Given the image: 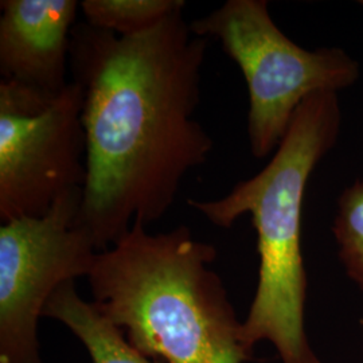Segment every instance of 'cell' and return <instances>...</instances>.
Masks as SVG:
<instances>
[{"label": "cell", "instance_id": "10", "mask_svg": "<svg viewBox=\"0 0 363 363\" xmlns=\"http://www.w3.org/2000/svg\"><path fill=\"white\" fill-rule=\"evenodd\" d=\"M333 230L339 259L351 280L363 289V178L339 196Z\"/></svg>", "mask_w": 363, "mask_h": 363}, {"label": "cell", "instance_id": "7", "mask_svg": "<svg viewBox=\"0 0 363 363\" xmlns=\"http://www.w3.org/2000/svg\"><path fill=\"white\" fill-rule=\"evenodd\" d=\"M79 6L76 0L0 1L1 81L48 96L64 91Z\"/></svg>", "mask_w": 363, "mask_h": 363}, {"label": "cell", "instance_id": "1", "mask_svg": "<svg viewBox=\"0 0 363 363\" xmlns=\"http://www.w3.org/2000/svg\"><path fill=\"white\" fill-rule=\"evenodd\" d=\"M208 46L183 10L133 37L73 28L69 67L86 139L81 222L99 252L135 220L164 217L189 171L208 162L214 142L193 117Z\"/></svg>", "mask_w": 363, "mask_h": 363}, {"label": "cell", "instance_id": "3", "mask_svg": "<svg viewBox=\"0 0 363 363\" xmlns=\"http://www.w3.org/2000/svg\"><path fill=\"white\" fill-rule=\"evenodd\" d=\"M340 125L337 93L312 94L298 106L259 174L218 199H187V206L220 228H230L242 214L252 216L259 283L242 322V339L252 351L259 342H271L281 363H322L304 325L308 283L301 256V208L312 171L337 144Z\"/></svg>", "mask_w": 363, "mask_h": 363}, {"label": "cell", "instance_id": "8", "mask_svg": "<svg viewBox=\"0 0 363 363\" xmlns=\"http://www.w3.org/2000/svg\"><path fill=\"white\" fill-rule=\"evenodd\" d=\"M42 316L64 323L86 347L91 363H162L144 357L93 301L79 298L74 281H66L52 294Z\"/></svg>", "mask_w": 363, "mask_h": 363}, {"label": "cell", "instance_id": "2", "mask_svg": "<svg viewBox=\"0 0 363 363\" xmlns=\"http://www.w3.org/2000/svg\"><path fill=\"white\" fill-rule=\"evenodd\" d=\"M217 249L178 226L151 234L140 220L99 252L88 276L93 303L144 357L162 363L252 361L220 276Z\"/></svg>", "mask_w": 363, "mask_h": 363}, {"label": "cell", "instance_id": "5", "mask_svg": "<svg viewBox=\"0 0 363 363\" xmlns=\"http://www.w3.org/2000/svg\"><path fill=\"white\" fill-rule=\"evenodd\" d=\"M82 91L57 96L0 81V220L42 217L86 182Z\"/></svg>", "mask_w": 363, "mask_h": 363}, {"label": "cell", "instance_id": "6", "mask_svg": "<svg viewBox=\"0 0 363 363\" xmlns=\"http://www.w3.org/2000/svg\"><path fill=\"white\" fill-rule=\"evenodd\" d=\"M84 189L42 217L0 226V363H42L38 322L52 294L89 276L99 250L81 222Z\"/></svg>", "mask_w": 363, "mask_h": 363}, {"label": "cell", "instance_id": "9", "mask_svg": "<svg viewBox=\"0 0 363 363\" xmlns=\"http://www.w3.org/2000/svg\"><path fill=\"white\" fill-rule=\"evenodd\" d=\"M86 23L120 37H133L162 23L186 7L183 0H84Z\"/></svg>", "mask_w": 363, "mask_h": 363}, {"label": "cell", "instance_id": "11", "mask_svg": "<svg viewBox=\"0 0 363 363\" xmlns=\"http://www.w3.org/2000/svg\"><path fill=\"white\" fill-rule=\"evenodd\" d=\"M359 3H361V6H362V7H363V0H362V1H359Z\"/></svg>", "mask_w": 363, "mask_h": 363}, {"label": "cell", "instance_id": "4", "mask_svg": "<svg viewBox=\"0 0 363 363\" xmlns=\"http://www.w3.org/2000/svg\"><path fill=\"white\" fill-rule=\"evenodd\" d=\"M195 35L220 40L241 69L249 91L247 135L252 155L274 154L298 106L316 93H339L361 76V66L340 48L308 50L273 22L267 0H229L196 18Z\"/></svg>", "mask_w": 363, "mask_h": 363}]
</instances>
